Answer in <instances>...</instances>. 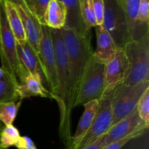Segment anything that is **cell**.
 Masks as SVG:
<instances>
[{
    "mask_svg": "<svg viewBox=\"0 0 149 149\" xmlns=\"http://www.w3.org/2000/svg\"><path fill=\"white\" fill-rule=\"evenodd\" d=\"M148 87L149 80H146L131 86L122 83L112 90V121L111 127L128 116L136 109L140 98Z\"/></svg>",
    "mask_w": 149,
    "mask_h": 149,
    "instance_id": "cell-5",
    "label": "cell"
},
{
    "mask_svg": "<svg viewBox=\"0 0 149 149\" xmlns=\"http://www.w3.org/2000/svg\"><path fill=\"white\" fill-rule=\"evenodd\" d=\"M124 49L129 67L123 84L131 86L149 80V34L138 40H130Z\"/></svg>",
    "mask_w": 149,
    "mask_h": 149,
    "instance_id": "cell-4",
    "label": "cell"
},
{
    "mask_svg": "<svg viewBox=\"0 0 149 149\" xmlns=\"http://www.w3.org/2000/svg\"><path fill=\"white\" fill-rule=\"evenodd\" d=\"M4 124H2V123L1 122V121H0V133H1V130H2V129H3V127H4Z\"/></svg>",
    "mask_w": 149,
    "mask_h": 149,
    "instance_id": "cell-33",
    "label": "cell"
},
{
    "mask_svg": "<svg viewBox=\"0 0 149 149\" xmlns=\"http://www.w3.org/2000/svg\"><path fill=\"white\" fill-rule=\"evenodd\" d=\"M112 121V91L105 93L99 100V106L91 126L80 140L77 149H82L106 134Z\"/></svg>",
    "mask_w": 149,
    "mask_h": 149,
    "instance_id": "cell-9",
    "label": "cell"
},
{
    "mask_svg": "<svg viewBox=\"0 0 149 149\" xmlns=\"http://www.w3.org/2000/svg\"><path fill=\"white\" fill-rule=\"evenodd\" d=\"M14 146L17 149H37L33 140L27 136H20Z\"/></svg>",
    "mask_w": 149,
    "mask_h": 149,
    "instance_id": "cell-29",
    "label": "cell"
},
{
    "mask_svg": "<svg viewBox=\"0 0 149 149\" xmlns=\"http://www.w3.org/2000/svg\"><path fill=\"white\" fill-rule=\"evenodd\" d=\"M4 72H5L3 70L2 67H0V78H1V77H3V75L4 74Z\"/></svg>",
    "mask_w": 149,
    "mask_h": 149,
    "instance_id": "cell-31",
    "label": "cell"
},
{
    "mask_svg": "<svg viewBox=\"0 0 149 149\" xmlns=\"http://www.w3.org/2000/svg\"><path fill=\"white\" fill-rule=\"evenodd\" d=\"M18 13L21 20L26 40L32 47L35 52L37 53L39 43L41 38L42 24L37 18L31 12L24 0H11Z\"/></svg>",
    "mask_w": 149,
    "mask_h": 149,
    "instance_id": "cell-12",
    "label": "cell"
},
{
    "mask_svg": "<svg viewBox=\"0 0 149 149\" xmlns=\"http://www.w3.org/2000/svg\"><path fill=\"white\" fill-rule=\"evenodd\" d=\"M20 137L18 129L13 124L4 126L0 133V147L8 148L14 146Z\"/></svg>",
    "mask_w": 149,
    "mask_h": 149,
    "instance_id": "cell-23",
    "label": "cell"
},
{
    "mask_svg": "<svg viewBox=\"0 0 149 149\" xmlns=\"http://www.w3.org/2000/svg\"><path fill=\"white\" fill-rule=\"evenodd\" d=\"M140 0H125L123 9L126 15L130 40L137 39V20Z\"/></svg>",
    "mask_w": 149,
    "mask_h": 149,
    "instance_id": "cell-21",
    "label": "cell"
},
{
    "mask_svg": "<svg viewBox=\"0 0 149 149\" xmlns=\"http://www.w3.org/2000/svg\"><path fill=\"white\" fill-rule=\"evenodd\" d=\"M19 85L10 74L4 72L3 77L0 78V104L22 99L19 94Z\"/></svg>",
    "mask_w": 149,
    "mask_h": 149,
    "instance_id": "cell-20",
    "label": "cell"
},
{
    "mask_svg": "<svg viewBox=\"0 0 149 149\" xmlns=\"http://www.w3.org/2000/svg\"><path fill=\"white\" fill-rule=\"evenodd\" d=\"M10 27L18 42L26 41V33L18 13L11 0H1Z\"/></svg>",
    "mask_w": 149,
    "mask_h": 149,
    "instance_id": "cell-19",
    "label": "cell"
},
{
    "mask_svg": "<svg viewBox=\"0 0 149 149\" xmlns=\"http://www.w3.org/2000/svg\"><path fill=\"white\" fill-rule=\"evenodd\" d=\"M68 62V111L71 114L88 64L93 56L92 32L84 34L68 28L61 29Z\"/></svg>",
    "mask_w": 149,
    "mask_h": 149,
    "instance_id": "cell-1",
    "label": "cell"
},
{
    "mask_svg": "<svg viewBox=\"0 0 149 149\" xmlns=\"http://www.w3.org/2000/svg\"><path fill=\"white\" fill-rule=\"evenodd\" d=\"M102 26L111 34L119 48H124L130 40L127 21L123 7L117 0H104Z\"/></svg>",
    "mask_w": 149,
    "mask_h": 149,
    "instance_id": "cell-7",
    "label": "cell"
},
{
    "mask_svg": "<svg viewBox=\"0 0 149 149\" xmlns=\"http://www.w3.org/2000/svg\"><path fill=\"white\" fill-rule=\"evenodd\" d=\"M17 51L19 59L24 70L36 78L42 80L43 74L37 54L27 40L21 42H17Z\"/></svg>",
    "mask_w": 149,
    "mask_h": 149,
    "instance_id": "cell-13",
    "label": "cell"
},
{
    "mask_svg": "<svg viewBox=\"0 0 149 149\" xmlns=\"http://www.w3.org/2000/svg\"><path fill=\"white\" fill-rule=\"evenodd\" d=\"M22 100L0 104V121L4 126L13 124L21 105Z\"/></svg>",
    "mask_w": 149,
    "mask_h": 149,
    "instance_id": "cell-22",
    "label": "cell"
},
{
    "mask_svg": "<svg viewBox=\"0 0 149 149\" xmlns=\"http://www.w3.org/2000/svg\"><path fill=\"white\" fill-rule=\"evenodd\" d=\"M144 133H145V131H138V132L131 134V135L125 137V138H122L121 140H117V141L113 142V143L105 146L103 149H121L130 140H132L134 138H136L138 137H140V136L143 135Z\"/></svg>",
    "mask_w": 149,
    "mask_h": 149,
    "instance_id": "cell-28",
    "label": "cell"
},
{
    "mask_svg": "<svg viewBox=\"0 0 149 149\" xmlns=\"http://www.w3.org/2000/svg\"><path fill=\"white\" fill-rule=\"evenodd\" d=\"M50 34L56 60L58 91L54 99L60 111L59 134L67 149L71 142V114L68 111V62L61 29H50Z\"/></svg>",
    "mask_w": 149,
    "mask_h": 149,
    "instance_id": "cell-2",
    "label": "cell"
},
{
    "mask_svg": "<svg viewBox=\"0 0 149 149\" xmlns=\"http://www.w3.org/2000/svg\"><path fill=\"white\" fill-rule=\"evenodd\" d=\"M0 149H7V148H1V147H0Z\"/></svg>",
    "mask_w": 149,
    "mask_h": 149,
    "instance_id": "cell-34",
    "label": "cell"
},
{
    "mask_svg": "<svg viewBox=\"0 0 149 149\" xmlns=\"http://www.w3.org/2000/svg\"><path fill=\"white\" fill-rule=\"evenodd\" d=\"M106 61L93 53L81 84L75 108L92 100H100L104 93Z\"/></svg>",
    "mask_w": 149,
    "mask_h": 149,
    "instance_id": "cell-6",
    "label": "cell"
},
{
    "mask_svg": "<svg viewBox=\"0 0 149 149\" xmlns=\"http://www.w3.org/2000/svg\"><path fill=\"white\" fill-rule=\"evenodd\" d=\"M96 33V51L94 54L100 59L107 61L118 48L110 34L102 25L95 27Z\"/></svg>",
    "mask_w": 149,
    "mask_h": 149,
    "instance_id": "cell-16",
    "label": "cell"
},
{
    "mask_svg": "<svg viewBox=\"0 0 149 149\" xmlns=\"http://www.w3.org/2000/svg\"><path fill=\"white\" fill-rule=\"evenodd\" d=\"M18 91L22 99L31 96H41L43 98L53 99V96L42 84V80L28 74L23 81L19 85Z\"/></svg>",
    "mask_w": 149,
    "mask_h": 149,
    "instance_id": "cell-17",
    "label": "cell"
},
{
    "mask_svg": "<svg viewBox=\"0 0 149 149\" xmlns=\"http://www.w3.org/2000/svg\"><path fill=\"white\" fill-rule=\"evenodd\" d=\"M136 109L141 120L149 126V87L140 98Z\"/></svg>",
    "mask_w": 149,
    "mask_h": 149,
    "instance_id": "cell-26",
    "label": "cell"
},
{
    "mask_svg": "<svg viewBox=\"0 0 149 149\" xmlns=\"http://www.w3.org/2000/svg\"><path fill=\"white\" fill-rule=\"evenodd\" d=\"M105 146L106 145H105L104 143H103V138H102L101 136L97 140H96L95 141H94L91 144L85 146L82 149H103Z\"/></svg>",
    "mask_w": 149,
    "mask_h": 149,
    "instance_id": "cell-30",
    "label": "cell"
},
{
    "mask_svg": "<svg viewBox=\"0 0 149 149\" xmlns=\"http://www.w3.org/2000/svg\"><path fill=\"white\" fill-rule=\"evenodd\" d=\"M1 0H0V4H1Z\"/></svg>",
    "mask_w": 149,
    "mask_h": 149,
    "instance_id": "cell-35",
    "label": "cell"
},
{
    "mask_svg": "<svg viewBox=\"0 0 149 149\" xmlns=\"http://www.w3.org/2000/svg\"><path fill=\"white\" fill-rule=\"evenodd\" d=\"M26 5L32 13L37 18L41 23H43L44 16L50 0H24Z\"/></svg>",
    "mask_w": 149,
    "mask_h": 149,
    "instance_id": "cell-25",
    "label": "cell"
},
{
    "mask_svg": "<svg viewBox=\"0 0 149 149\" xmlns=\"http://www.w3.org/2000/svg\"><path fill=\"white\" fill-rule=\"evenodd\" d=\"M67 11L60 0H50L47 6L42 25L52 29H62L66 22Z\"/></svg>",
    "mask_w": 149,
    "mask_h": 149,
    "instance_id": "cell-15",
    "label": "cell"
},
{
    "mask_svg": "<svg viewBox=\"0 0 149 149\" xmlns=\"http://www.w3.org/2000/svg\"><path fill=\"white\" fill-rule=\"evenodd\" d=\"M95 14L97 25H102L104 15V0H89Z\"/></svg>",
    "mask_w": 149,
    "mask_h": 149,
    "instance_id": "cell-27",
    "label": "cell"
},
{
    "mask_svg": "<svg viewBox=\"0 0 149 149\" xmlns=\"http://www.w3.org/2000/svg\"><path fill=\"white\" fill-rule=\"evenodd\" d=\"M149 126L140 118L137 109L110 127L109 131L102 136L105 145L128 137L138 131H146Z\"/></svg>",
    "mask_w": 149,
    "mask_h": 149,
    "instance_id": "cell-11",
    "label": "cell"
},
{
    "mask_svg": "<svg viewBox=\"0 0 149 149\" xmlns=\"http://www.w3.org/2000/svg\"><path fill=\"white\" fill-rule=\"evenodd\" d=\"M42 74L49 86L53 99L58 91L56 60L50 34V29L42 25L41 38L36 53Z\"/></svg>",
    "mask_w": 149,
    "mask_h": 149,
    "instance_id": "cell-8",
    "label": "cell"
},
{
    "mask_svg": "<svg viewBox=\"0 0 149 149\" xmlns=\"http://www.w3.org/2000/svg\"><path fill=\"white\" fill-rule=\"evenodd\" d=\"M0 59L1 67L20 84L28 74L19 59L17 40L10 27L2 2L0 4Z\"/></svg>",
    "mask_w": 149,
    "mask_h": 149,
    "instance_id": "cell-3",
    "label": "cell"
},
{
    "mask_svg": "<svg viewBox=\"0 0 149 149\" xmlns=\"http://www.w3.org/2000/svg\"><path fill=\"white\" fill-rule=\"evenodd\" d=\"M83 106L84 107V110L79 121L75 134L71 137V145L68 149L77 148L80 140L89 129L94 120L96 112L98 109L99 100L97 99L92 100L85 103Z\"/></svg>",
    "mask_w": 149,
    "mask_h": 149,
    "instance_id": "cell-14",
    "label": "cell"
},
{
    "mask_svg": "<svg viewBox=\"0 0 149 149\" xmlns=\"http://www.w3.org/2000/svg\"><path fill=\"white\" fill-rule=\"evenodd\" d=\"M128 67L129 63L125 49L118 47L114 54L105 64L104 93L123 83L127 74Z\"/></svg>",
    "mask_w": 149,
    "mask_h": 149,
    "instance_id": "cell-10",
    "label": "cell"
},
{
    "mask_svg": "<svg viewBox=\"0 0 149 149\" xmlns=\"http://www.w3.org/2000/svg\"><path fill=\"white\" fill-rule=\"evenodd\" d=\"M79 2L83 23L87 30H91L92 28L97 26V22L90 1L89 0H79Z\"/></svg>",
    "mask_w": 149,
    "mask_h": 149,
    "instance_id": "cell-24",
    "label": "cell"
},
{
    "mask_svg": "<svg viewBox=\"0 0 149 149\" xmlns=\"http://www.w3.org/2000/svg\"><path fill=\"white\" fill-rule=\"evenodd\" d=\"M118 1V2L119 3V4H121V5H122V7H123V6H124V4H125V0H117Z\"/></svg>",
    "mask_w": 149,
    "mask_h": 149,
    "instance_id": "cell-32",
    "label": "cell"
},
{
    "mask_svg": "<svg viewBox=\"0 0 149 149\" xmlns=\"http://www.w3.org/2000/svg\"><path fill=\"white\" fill-rule=\"evenodd\" d=\"M65 5L67 11L66 22L65 27L72 29L81 34L91 32L87 30L83 23L80 12L79 0H60Z\"/></svg>",
    "mask_w": 149,
    "mask_h": 149,
    "instance_id": "cell-18",
    "label": "cell"
}]
</instances>
